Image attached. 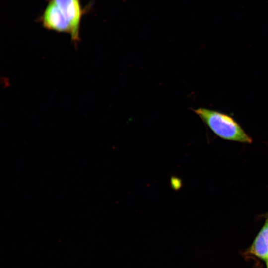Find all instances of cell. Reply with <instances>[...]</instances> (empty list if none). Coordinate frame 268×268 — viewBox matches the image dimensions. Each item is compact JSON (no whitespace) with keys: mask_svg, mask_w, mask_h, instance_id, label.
<instances>
[{"mask_svg":"<svg viewBox=\"0 0 268 268\" xmlns=\"http://www.w3.org/2000/svg\"><path fill=\"white\" fill-rule=\"evenodd\" d=\"M47 3L38 21L45 29L68 34L76 48L81 41L82 17L90 7L83 8L81 0H47Z\"/></svg>","mask_w":268,"mask_h":268,"instance_id":"6da1fadb","label":"cell"},{"mask_svg":"<svg viewBox=\"0 0 268 268\" xmlns=\"http://www.w3.org/2000/svg\"><path fill=\"white\" fill-rule=\"evenodd\" d=\"M267 267L268 268V258L266 260Z\"/></svg>","mask_w":268,"mask_h":268,"instance_id":"277c9868","label":"cell"},{"mask_svg":"<svg viewBox=\"0 0 268 268\" xmlns=\"http://www.w3.org/2000/svg\"><path fill=\"white\" fill-rule=\"evenodd\" d=\"M210 130L225 140L251 143L252 139L231 116L205 108L193 109Z\"/></svg>","mask_w":268,"mask_h":268,"instance_id":"7a4b0ae2","label":"cell"},{"mask_svg":"<svg viewBox=\"0 0 268 268\" xmlns=\"http://www.w3.org/2000/svg\"><path fill=\"white\" fill-rule=\"evenodd\" d=\"M250 252L261 259L268 258V219L254 241Z\"/></svg>","mask_w":268,"mask_h":268,"instance_id":"3957f363","label":"cell"}]
</instances>
